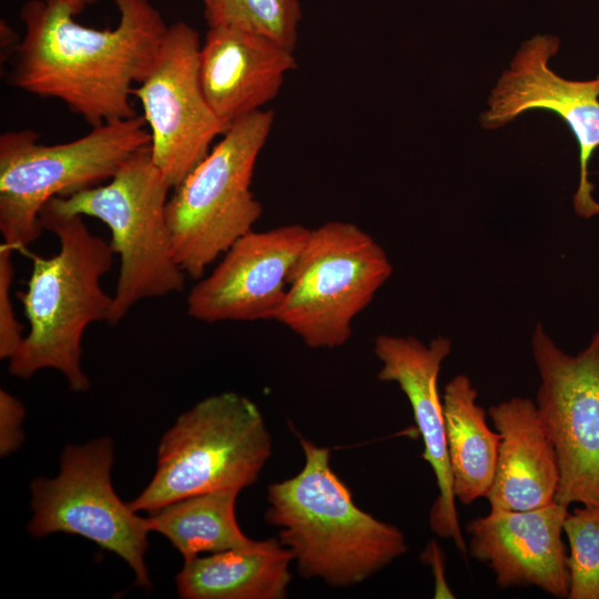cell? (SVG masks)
<instances>
[{
  "label": "cell",
  "mask_w": 599,
  "mask_h": 599,
  "mask_svg": "<svg viewBox=\"0 0 599 599\" xmlns=\"http://www.w3.org/2000/svg\"><path fill=\"white\" fill-rule=\"evenodd\" d=\"M119 21L94 29L69 0H28L26 32L10 58V85L58 99L91 126L132 118L133 89L150 71L169 26L150 0H114Z\"/></svg>",
  "instance_id": "1"
},
{
  "label": "cell",
  "mask_w": 599,
  "mask_h": 599,
  "mask_svg": "<svg viewBox=\"0 0 599 599\" xmlns=\"http://www.w3.org/2000/svg\"><path fill=\"white\" fill-rule=\"evenodd\" d=\"M302 470L267 488L266 521L300 575L332 587L357 585L408 550L403 531L361 509L332 470L331 451L298 436Z\"/></svg>",
  "instance_id": "2"
},
{
  "label": "cell",
  "mask_w": 599,
  "mask_h": 599,
  "mask_svg": "<svg viewBox=\"0 0 599 599\" xmlns=\"http://www.w3.org/2000/svg\"><path fill=\"white\" fill-rule=\"evenodd\" d=\"M43 230L59 240L51 257L33 256L27 290L18 297L29 332L9 359V373L31 378L44 368L59 370L73 392H85L90 380L81 368L82 336L95 322H108L113 296L104 292L101 277L112 266L114 252L106 241L88 229L83 216L61 213L44 204Z\"/></svg>",
  "instance_id": "3"
},
{
  "label": "cell",
  "mask_w": 599,
  "mask_h": 599,
  "mask_svg": "<svg viewBox=\"0 0 599 599\" xmlns=\"http://www.w3.org/2000/svg\"><path fill=\"white\" fill-rule=\"evenodd\" d=\"M32 130L0 135V232L22 251L42 233L40 212L68 196L110 180L134 154L151 145L143 115L104 122L65 143H39Z\"/></svg>",
  "instance_id": "4"
},
{
  "label": "cell",
  "mask_w": 599,
  "mask_h": 599,
  "mask_svg": "<svg viewBox=\"0 0 599 599\" xmlns=\"http://www.w3.org/2000/svg\"><path fill=\"white\" fill-rule=\"evenodd\" d=\"M257 405L235 392L209 396L163 435L155 473L130 507L149 515L179 499L255 483L272 455Z\"/></svg>",
  "instance_id": "5"
},
{
  "label": "cell",
  "mask_w": 599,
  "mask_h": 599,
  "mask_svg": "<svg viewBox=\"0 0 599 599\" xmlns=\"http://www.w3.org/2000/svg\"><path fill=\"white\" fill-rule=\"evenodd\" d=\"M171 189L149 146L126 161L109 183L45 203L61 213L95 217L109 227L110 245L120 257L110 325L136 303L184 287L186 274L174 260L166 220Z\"/></svg>",
  "instance_id": "6"
},
{
  "label": "cell",
  "mask_w": 599,
  "mask_h": 599,
  "mask_svg": "<svg viewBox=\"0 0 599 599\" xmlns=\"http://www.w3.org/2000/svg\"><path fill=\"white\" fill-rule=\"evenodd\" d=\"M273 122L271 110L235 121L174 187L166 220L174 260L186 275L201 278L261 217L263 207L251 182Z\"/></svg>",
  "instance_id": "7"
},
{
  "label": "cell",
  "mask_w": 599,
  "mask_h": 599,
  "mask_svg": "<svg viewBox=\"0 0 599 599\" xmlns=\"http://www.w3.org/2000/svg\"><path fill=\"white\" fill-rule=\"evenodd\" d=\"M393 273L384 248L351 222L311 229L275 321L311 348L347 343L352 323Z\"/></svg>",
  "instance_id": "8"
},
{
  "label": "cell",
  "mask_w": 599,
  "mask_h": 599,
  "mask_svg": "<svg viewBox=\"0 0 599 599\" xmlns=\"http://www.w3.org/2000/svg\"><path fill=\"white\" fill-rule=\"evenodd\" d=\"M113 463L110 437L67 446L59 474L31 483L32 518L28 531L37 538L57 532L84 537L122 558L132 568L135 585L150 588L145 552L151 531L146 518L115 494Z\"/></svg>",
  "instance_id": "9"
},
{
  "label": "cell",
  "mask_w": 599,
  "mask_h": 599,
  "mask_svg": "<svg viewBox=\"0 0 599 599\" xmlns=\"http://www.w3.org/2000/svg\"><path fill=\"white\" fill-rule=\"evenodd\" d=\"M531 353L540 378L535 403L559 469L555 501L599 505V329L571 355L538 323Z\"/></svg>",
  "instance_id": "10"
},
{
  "label": "cell",
  "mask_w": 599,
  "mask_h": 599,
  "mask_svg": "<svg viewBox=\"0 0 599 599\" xmlns=\"http://www.w3.org/2000/svg\"><path fill=\"white\" fill-rule=\"evenodd\" d=\"M197 31L183 21L169 26L159 53L133 89L151 134V156L174 189L210 152L224 126L200 80Z\"/></svg>",
  "instance_id": "11"
},
{
  "label": "cell",
  "mask_w": 599,
  "mask_h": 599,
  "mask_svg": "<svg viewBox=\"0 0 599 599\" xmlns=\"http://www.w3.org/2000/svg\"><path fill=\"white\" fill-rule=\"evenodd\" d=\"M559 45L560 40L551 34L524 41L493 89L480 124L487 130L499 129L532 110L557 114L579 148V182L572 204L575 212L587 220L599 214L588 171L590 158L599 149V77L569 80L554 72L549 61Z\"/></svg>",
  "instance_id": "12"
},
{
  "label": "cell",
  "mask_w": 599,
  "mask_h": 599,
  "mask_svg": "<svg viewBox=\"0 0 599 599\" xmlns=\"http://www.w3.org/2000/svg\"><path fill=\"white\" fill-rule=\"evenodd\" d=\"M309 230L288 224L247 232L211 274L192 287L186 297L187 314L205 323L276 319Z\"/></svg>",
  "instance_id": "13"
},
{
  "label": "cell",
  "mask_w": 599,
  "mask_h": 599,
  "mask_svg": "<svg viewBox=\"0 0 599 599\" xmlns=\"http://www.w3.org/2000/svg\"><path fill=\"white\" fill-rule=\"evenodd\" d=\"M374 353L382 363L377 378L396 383L410 404L424 441L422 456L436 478L439 494L429 512V526L437 536L450 538L466 558L468 549L455 505L443 398L438 392V375L451 353V342L437 336L425 344L414 336L382 334L375 338Z\"/></svg>",
  "instance_id": "14"
},
{
  "label": "cell",
  "mask_w": 599,
  "mask_h": 599,
  "mask_svg": "<svg viewBox=\"0 0 599 599\" xmlns=\"http://www.w3.org/2000/svg\"><path fill=\"white\" fill-rule=\"evenodd\" d=\"M568 507L556 501L529 510L490 509L466 525L468 551L486 564L500 588L537 587L567 598L569 571L562 541Z\"/></svg>",
  "instance_id": "15"
},
{
  "label": "cell",
  "mask_w": 599,
  "mask_h": 599,
  "mask_svg": "<svg viewBox=\"0 0 599 599\" xmlns=\"http://www.w3.org/2000/svg\"><path fill=\"white\" fill-rule=\"evenodd\" d=\"M296 67L293 51L225 24L209 27L200 50L201 85L225 131L273 100Z\"/></svg>",
  "instance_id": "16"
},
{
  "label": "cell",
  "mask_w": 599,
  "mask_h": 599,
  "mask_svg": "<svg viewBox=\"0 0 599 599\" xmlns=\"http://www.w3.org/2000/svg\"><path fill=\"white\" fill-rule=\"evenodd\" d=\"M488 415L500 435L490 509L529 510L555 501L559 469L554 444L527 397L490 406Z\"/></svg>",
  "instance_id": "17"
},
{
  "label": "cell",
  "mask_w": 599,
  "mask_h": 599,
  "mask_svg": "<svg viewBox=\"0 0 599 599\" xmlns=\"http://www.w3.org/2000/svg\"><path fill=\"white\" fill-rule=\"evenodd\" d=\"M291 552L277 538L247 548L197 556L175 577L183 599H283L292 575Z\"/></svg>",
  "instance_id": "18"
},
{
  "label": "cell",
  "mask_w": 599,
  "mask_h": 599,
  "mask_svg": "<svg viewBox=\"0 0 599 599\" xmlns=\"http://www.w3.org/2000/svg\"><path fill=\"white\" fill-rule=\"evenodd\" d=\"M477 396L470 378L459 374L446 384L441 397L454 495L464 505L487 497L500 444Z\"/></svg>",
  "instance_id": "19"
},
{
  "label": "cell",
  "mask_w": 599,
  "mask_h": 599,
  "mask_svg": "<svg viewBox=\"0 0 599 599\" xmlns=\"http://www.w3.org/2000/svg\"><path fill=\"white\" fill-rule=\"evenodd\" d=\"M240 491L223 488L179 499L146 517L148 527L163 535L184 561L203 552L251 547L257 540L248 538L236 520Z\"/></svg>",
  "instance_id": "20"
},
{
  "label": "cell",
  "mask_w": 599,
  "mask_h": 599,
  "mask_svg": "<svg viewBox=\"0 0 599 599\" xmlns=\"http://www.w3.org/2000/svg\"><path fill=\"white\" fill-rule=\"evenodd\" d=\"M301 19L300 0H217L206 22L261 34L294 51Z\"/></svg>",
  "instance_id": "21"
},
{
  "label": "cell",
  "mask_w": 599,
  "mask_h": 599,
  "mask_svg": "<svg viewBox=\"0 0 599 599\" xmlns=\"http://www.w3.org/2000/svg\"><path fill=\"white\" fill-rule=\"evenodd\" d=\"M568 511L564 532L569 544L568 599H599V505Z\"/></svg>",
  "instance_id": "22"
},
{
  "label": "cell",
  "mask_w": 599,
  "mask_h": 599,
  "mask_svg": "<svg viewBox=\"0 0 599 599\" xmlns=\"http://www.w3.org/2000/svg\"><path fill=\"white\" fill-rule=\"evenodd\" d=\"M14 251L2 243L0 245V358L10 359L19 349L24 335L23 327L17 319L11 301L10 288L14 277L12 253Z\"/></svg>",
  "instance_id": "23"
},
{
  "label": "cell",
  "mask_w": 599,
  "mask_h": 599,
  "mask_svg": "<svg viewBox=\"0 0 599 599\" xmlns=\"http://www.w3.org/2000/svg\"><path fill=\"white\" fill-rule=\"evenodd\" d=\"M24 407L21 402L6 389H0V455L6 457L14 453L23 443L22 423Z\"/></svg>",
  "instance_id": "24"
},
{
  "label": "cell",
  "mask_w": 599,
  "mask_h": 599,
  "mask_svg": "<svg viewBox=\"0 0 599 599\" xmlns=\"http://www.w3.org/2000/svg\"><path fill=\"white\" fill-rule=\"evenodd\" d=\"M14 33L10 27L1 21V49L6 55H11L18 44H13Z\"/></svg>",
  "instance_id": "25"
},
{
  "label": "cell",
  "mask_w": 599,
  "mask_h": 599,
  "mask_svg": "<svg viewBox=\"0 0 599 599\" xmlns=\"http://www.w3.org/2000/svg\"><path fill=\"white\" fill-rule=\"evenodd\" d=\"M203 6H204V14H205V19H210L211 16L213 14L215 8H216V4H217V0H201Z\"/></svg>",
  "instance_id": "26"
},
{
  "label": "cell",
  "mask_w": 599,
  "mask_h": 599,
  "mask_svg": "<svg viewBox=\"0 0 599 599\" xmlns=\"http://www.w3.org/2000/svg\"><path fill=\"white\" fill-rule=\"evenodd\" d=\"M69 1L75 8L77 12L80 13L87 6L94 3L97 0H69Z\"/></svg>",
  "instance_id": "27"
}]
</instances>
